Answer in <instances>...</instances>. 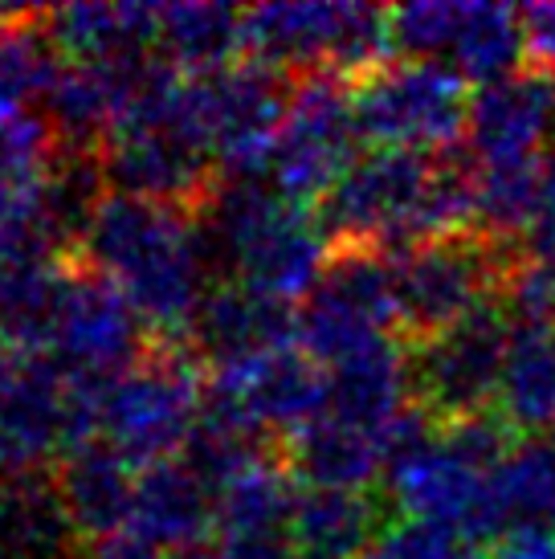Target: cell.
Here are the masks:
<instances>
[{
    "mask_svg": "<svg viewBox=\"0 0 555 559\" xmlns=\"http://www.w3.org/2000/svg\"><path fill=\"white\" fill-rule=\"evenodd\" d=\"M401 340L392 258L376 253H331L323 282L298 311V343L323 368L364 352L380 340Z\"/></svg>",
    "mask_w": 555,
    "mask_h": 559,
    "instance_id": "8fae6325",
    "label": "cell"
},
{
    "mask_svg": "<svg viewBox=\"0 0 555 559\" xmlns=\"http://www.w3.org/2000/svg\"><path fill=\"white\" fill-rule=\"evenodd\" d=\"M494 413L515 437L555 429V323H510Z\"/></svg>",
    "mask_w": 555,
    "mask_h": 559,
    "instance_id": "d4e9b609",
    "label": "cell"
},
{
    "mask_svg": "<svg viewBox=\"0 0 555 559\" xmlns=\"http://www.w3.org/2000/svg\"><path fill=\"white\" fill-rule=\"evenodd\" d=\"M523 41H527V62H531V70L555 79V0H547V4H527Z\"/></svg>",
    "mask_w": 555,
    "mask_h": 559,
    "instance_id": "d6a6232c",
    "label": "cell"
},
{
    "mask_svg": "<svg viewBox=\"0 0 555 559\" xmlns=\"http://www.w3.org/2000/svg\"><path fill=\"white\" fill-rule=\"evenodd\" d=\"M470 547L474 544L453 535V531L404 519V523L385 531V539L371 547L368 559H474Z\"/></svg>",
    "mask_w": 555,
    "mask_h": 559,
    "instance_id": "4dcf8cb0",
    "label": "cell"
},
{
    "mask_svg": "<svg viewBox=\"0 0 555 559\" xmlns=\"http://www.w3.org/2000/svg\"><path fill=\"white\" fill-rule=\"evenodd\" d=\"M491 523L494 539L515 531L555 527V453L540 441H515L491 469Z\"/></svg>",
    "mask_w": 555,
    "mask_h": 559,
    "instance_id": "4316f807",
    "label": "cell"
},
{
    "mask_svg": "<svg viewBox=\"0 0 555 559\" xmlns=\"http://www.w3.org/2000/svg\"><path fill=\"white\" fill-rule=\"evenodd\" d=\"M359 135L385 152H446L470 127L474 98L446 62H385L352 82Z\"/></svg>",
    "mask_w": 555,
    "mask_h": 559,
    "instance_id": "52a82bcc",
    "label": "cell"
},
{
    "mask_svg": "<svg viewBox=\"0 0 555 559\" xmlns=\"http://www.w3.org/2000/svg\"><path fill=\"white\" fill-rule=\"evenodd\" d=\"M331 404V376L303 343L209 368L204 413L229 420L265 445H286Z\"/></svg>",
    "mask_w": 555,
    "mask_h": 559,
    "instance_id": "ba28073f",
    "label": "cell"
},
{
    "mask_svg": "<svg viewBox=\"0 0 555 559\" xmlns=\"http://www.w3.org/2000/svg\"><path fill=\"white\" fill-rule=\"evenodd\" d=\"M510 347V319L503 302L465 319L437 340L409 347V392L421 417L446 429L491 417L498 404L503 364Z\"/></svg>",
    "mask_w": 555,
    "mask_h": 559,
    "instance_id": "9c48e42d",
    "label": "cell"
},
{
    "mask_svg": "<svg viewBox=\"0 0 555 559\" xmlns=\"http://www.w3.org/2000/svg\"><path fill=\"white\" fill-rule=\"evenodd\" d=\"M388 531L376 490H298L291 514V559H368Z\"/></svg>",
    "mask_w": 555,
    "mask_h": 559,
    "instance_id": "44dd1931",
    "label": "cell"
},
{
    "mask_svg": "<svg viewBox=\"0 0 555 559\" xmlns=\"http://www.w3.org/2000/svg\"><path fill=\"white\" fill-rule=\"evenodd\" d=\"M172 559H229L221 547L216 551H209V547H192V551H180V556H172Z\"/></svg>",
    "mask_w": 555,
    "mask_h": 559,
    "instance_id": "e575fe53",
    "label": "cell"
},
{
    "mask_svg": "<svg viewBox=\"0 0 555 559\" xmlns=\"http://www.w3.org/2000/svg\"><path fill=\"white\" fill-rule=\"evenodd\" d=\"M388 49V9L376 4L291 0L246 9V58H258L291 79L340 74L355 82L385 66Z\"/></svg>",
    "mask_w": 555,
    "mask_h": 559,
    "instance_id": "8992f818",
    "label": "cell"
},
{
    "mask_svg": "<svg viewBox=\"0 0 555 559\" xmlns=\"http://www.w3.org/2000/svg\"><path fill=\"white\" fill-rule=\"evenodd\" d=\"M131 469L135 466H127L103 437L58 457L54 486H58L66 514L86 547L103 544L110 535H123L131 527V507H135V474Z\"/></svg>",
    "mask_w": 555,
    "mask_h": 559,
    "instance_id": "ffe728a7",
    "label": "cell"
},
{
    "mask_svg": "<svg viewBox=\"0 0 555 559\" xmlns=\"http://www.w3.org/2000/svg\"><path fill=\"white\" fill-rule=\"evenodd\" d=\"M78 559H160V556H155L152 544H143L139 535L123 531V535H110V539H103V544L82 547V556Z\"/></svg>",
    "mask_w": 555,
    "mask_h": 559,
    "instance_id": "836d02e7",
    "label": "cell"
},
{
    "mask_svg": "<svg viewBox=\"0 0 555 559\" xmlns=\"http://www.w3.org/2000/svg\"><path fill=\"white\" fill-rule=\"evenodd\" d=\"M74 258L98 270L131 302L152 340H185L213 286L197 213L123 192L103 197Z\"/></svg>",
    "mask_w": 555,
    "mask_h": 559,
    "instance_id": "7a4b0ae2",
    "label": "cell"
},
{
    "mask_svg": "<svg viewBox=\"0 0 555 559\" xmlns=\"http://www.w3.org/2000/svg\"><path fill=\"white\" fill-rule=\"evenodd\" d=\"M46 9H9L0 16V107L42 103L62 53L42 29Z\"/></svg>",
    "mask_w": 555,
    "mask_h": 559,
    "instance_id": "83f0119b",
    "label": "cell"
},
{
    "mask_svg": "<svg viewBox=\"0 0 555 559\" xmlns=\"http://www.w3.org/2000/svg\"><path fill=\"white\" fill-rule=\"evenodd\" d=\"M147 347H152V335L131 311V302L98 270L74 258V278H70L58 331H54L46 356L62 372L110 384L131 364H139Z\"/></svg>",
    "mask_w": 555,
    "mask_h": 559,
    "instance_id": "4fadbf2b",
    "label": "cell"
},
{
    "mask_svg": "<svg viewBox=\"0 0 555 559\" xmlns=\"http://www.w3.org/2000/svg\"><path fill=\"white\" fill-rule=\"evenodd\" d=\"M298 502L294 469L278 445L216 486L213 535L229 559H291V514Z\"/></svg>",
    "mask_w": 555,
    "mask_h": 559,
    "instance_id": "e0dca14e",
    "label": "cell"
},
{
    "mask_svg": "<svg viewBox=\"0 0 555 559\" xmlns=\"http://www.w3.org/2000/svg\"><path fill=\"white\" fill-rule=\"evenodd\" d=\"M355 119L352 82L340 74H307L294 79L291 110L282 119L270 159V185L294 204L323 201L355 164Z\"/></svg>",
    "mask_w": 555,
    "mask_h": 559,
    "instance_id": "30bf717a",
    "label": "cell"
},
{
    "mask_svg": "<svg viewBox=\"0 0 555 559\" xmlns=\"http://www.w3.org/2000/svg\"><path fill=\"white\" fill-rule=\"evenodd\" d=\"M246 49V9L229 4H160L155 53L185 79L233 66Z\"/></svg>",
    "mask_w": 555,
    "mask_h": 559,
    "instance_id": "484cf974",
    "label": "cell"
},
{
    "mask_svg": "<svg viewBox=\"0 0 555 559\" xmlns=\"http://www.w3.org/2000/svg\"><path fill=\"white\" fill-rule=\"evenodd\" d=\"M98 159L110 192L188 213H201L221 185V171L209 152L168 123H119L103 140Z\"/></svg>",
    "mask_w": 555,
    "mask_h": 559,
    "instance_id": "5bb4252c",
    "label": "cell"
},
{
    "mask_svg": "<svg viewBox=\"0 0 555 559\" xmlns=\"http://www.w3.org/2000/svg\"><path fill=\"white\" fill-rule=\"evenodd\" d=\"M82 547L54 469L0 481V559H78Z\"/></svg>",
    "mask_w": 555,
    "mask_h": 559,
    "instance_id": "cb8c5ba5",
    "label": "cell"
},
{
    "mask_svg": "<svg viewBox=\"0 0 555 559\" xmlns=\"http://www.w3.org/2000/svg\"><path fill=\"white\" fill-rule=\"evenodd\" d=\"M470 164L510 168L547 164L555 147V79L540 70H515L474 94L470 107Z\"/></svg>",
    "mask_w": 555,
    "mask_h": 559,
    "instance_id": "9a60e30c",
    "label": "cell"
},
{
    "mask_svg": "<svg viewBox=\"0 0 555 559\" xmlns=\"http://www.w3.org/2000/svg\"><path fill=\"white\" fill-rule=\"evenodd\" d=\"M523 253L527 262H535L543 274L555 278V147L543 164L540 201H535V217H531V229L523 237Z\"/></svg>",
    "mask_w": 555,
    "mask_h": 559,
    "instance_id": "1f68e13d",
    "label": "cell"
},
{
    "mask_svg": "<svg viewBox=\"0 0 555 559\" xmlns=\"http://www.w3.org/2000/svg\"><path fill=\"white\" fill-rule=\"evenodd\" d=\"M527 53L523 41V13L510 4H470L453 46V70L462 79H479L482 86L507 79L519 70V58Z\"/></svg>",
    "mask_w": 555,
    "mask_h": 559,
    "instance_id": "f1b7e54d",
    "label": "cell"
},
{
    "mask_svg": "<svg viewBox=\"0 0 555 559\" xmlns=\"http://www.w3.org/2000/svg\"><path fill=\"white\" fill-rule=\"evenodd\" d=\"M519 262L523 246H507L482 229L437 237L392 258L397 331L404 347H421L494 307Z\"/></svg>",
    "mask_w": 555,
    "mask_h": 559,
    "instance_id": "277c9868",
    "label": "cell"
},
{
    "mask_svg": "<svg viewBox=\"0 0 555 559\" xmlns=\"http://www.w3.org/2000/svg\"><path fill=\"white\" fill-rule=\"evenodd\" d=\"M425 425L421 413H409L401 425H368V420H352L343 413L327 408L319 420H310L307 429L282 445L286 466L294 478L307 486H323V490H368L371 481L385 469H392L397 453L413 441V433Z\"/></svg>",
    "mask_w": 555,
    "mask_h": 559,
    "instance_id": "2e32d148",
    "label": "cell"
},
{
    "mask_svg": "<svg viewBox=\"0 0 555 559\" xmlns=\"http://www.w3.org/2000/svg\"><path fill=\"white\" fill-rule=\"evenodd\" d=\"M0 16H9V9H4V4H0Z\"/></svg>",
    "mask_w": 555,
    "mask_h": 559,
    "instance_id": "d590c367",
    "label": "cell"
},
{
    "mask_svg": "<svg viewBox=\"0 0 555 559\" xmlns=\"http://www.w3.org/2000/svg\"><path fill=\"white\" fill-rule=\"evenodd\" d=\"M315 221L331 253L401 258L449 234L479 229L470 164L376 147L327 192Z\"/></svg>",
    "mask_w": 555,
    "mask_h": 559,
    "instance_id": "6da1fadb",
    "label": "cell"
},
{
    "mask_svg": "<svg viewBox=\"0 0 555 559\" xmlns=\"http://www.w3.org/2000/svg\"><path fill=\"white\" fill-rule=\"evenodd\" d=\"M465 9L470 4H449V0H413V4L388 9L392 49H404L421 62L449 58L458 46V33H462Z\"/></svg>",
    "mask_w": 555,
    "mask_h": 559,
    "instance_id": "f546056e",
    "label": "cell"
},
{
    "mask_svg": "<svg viewBox=\"0 0 555 559\" xmlns=\"http://www.w3.org/2000/svg\"><path fill=\"white\" fill-rule=\"evenodd\" d=\"M552 453H555V429H552Z\"/></svg>",
    "mask_w": 555,
    "mask_h": 559,
    "instance_id": "8d00e7d4",
    "label": "cell"
},
{
    "mask_svg": "<svg viewBox=\"0 0 555 559\" xmlns=\"http://www.w3.org/2000/svg\"><path fill=\"white\" fill-rule=\"evenodd\" d=\"M515 445L503 417H474L462 425H421L388 469L392 502L413 523L446 527L470 544L494 539L491 469Z\"/></svg>",
    "mask_w": 555,
    "mask_h": 559,
    "instance_id": "3957f363",
    "label": "cell"
},
{
    "mask_svg": "<svg viewBox=\"0 0 555 559\" xmlns=\"http://www.w3.org/2000/svg\"><path fill=\"white\" fill-rule=\"evenodd\" d=\"M70 450V380L49 356L0 347V481L58 466Z\"/></svg>",
    "mask_w": 555,
    "mask_h": 559,
    "instance_id": "7c38bea8",
    "label": "cell"
},
{
    "mask_svg": "<svg viewBox=\"0 0 555 559\" xmlns=\"http://www.w3.org/2000/svg\"><path fill=\"white\" fill-rule=\"evenodd\" d=\"M185 343L213 368L241 356L274 352L298 343V311L291 302L265 298L249 290L246 282H213L209 295L188 323Z\"/></svg>",
    "mask_w": 555,
    "mask_h": 559,
    "instance_id": "ac0fdd59",
    "label": "cell"
},
{
    "mask_svg": "<svg viewBox=\"0 0 555 559\" xmlns=\"http://www.w3.org/2000/svg\"><path fill=\"white\" fill-rule=\"evenodd\" d=\"M209 372L185 340H152L103 401V441L127 466L147 469L185 453L204 413Z\"/></svg>",
    "mask_w": 555,
    "mask_h": 559,
    "instance_id": "5b68a950",
    "label": "cell"
},
{
    "mask_svg": "<svg viewBox=\"0 0 555 559\" xmlns=\"http://www.w3.org/2000/svg\"><path fill=\"white\" fill-rule=\"evenodd\" d=\"M42 29L70 62H139L160 41V4H62L42 13Z\"/></svg>",
    "mask_w": 555,
    "mask_h": 559,
    "instance_id": "7402d4cb",
    "label": "cell"
},
{
    "mask_svg": "<svg viewBox=\"0 0 555 559\" xmlns=\"http://www.w3.org/2000/svg\"><path fill=\"white\" fill-rule=\"evenodd\" d=\"M70 278H74V258L0 262V347L46 356Z\"/></svg>",
    "mask_w": 555,
    "mask_h": 559,
    "instance_id": "603a6c76",
    "label": "cell"
},
{
    "mask_svg": "<svg viewBox=\"0 0 555 559\" xmlns=\"http://www.w3.org/2000/svg\"><path fill=\"white\" fill-rule=\"evenodd\" d=\"M216 523V490L188 466L185 457L155 462L135 474V507H131V535L155 551H192Z\"/></svg>",
    "mask_w": 555,
    "mask_h": 559,
    "instance_id": "d6986e66",
    "label": "cell"
}]
</instances>
